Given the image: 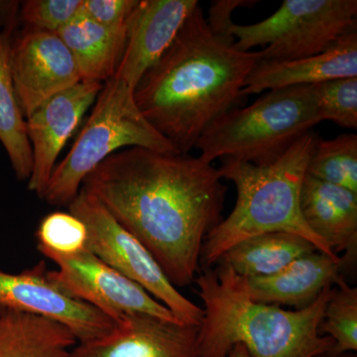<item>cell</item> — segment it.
I'll list each match as a JSON object with an SVG mask.
<instances>
[{
    "instance_id": "cell-1",
    "label": "cell",
    "mask_w": 357,
    "mask_h": 357,
    "mask_svg": "<svg viewBox=\"0 0 357 357\" xmlns=\"http://www.w3.org/2000/svg\"><path fill=\"white\" fill-rule=\"evenodd\" d=\"M222 180L199 156L130 147L103 160L82 188L146 248L178 288L196 279L204 238L222 222Z\"/></svg>"
},
{
    "instance_id": "cell-2",
    "label": "cell",
    "mask_w": 357,
    "mask_h": 357,
    "mask_svg": "<svg viewBox=\"0 0 357 357\" xmlns=\"http://www.w3.org/2000/svg\"><path fill=\"white\" fill-rule=\"evenodd\" d=\"M260 60L259 52L238 50L234 39L215 34L199 4L158 62L141 77L134 100L178 153L189 154L206 129L236 107Z\"/></svg>"
},
{
    "instance_id": "cell-3",
    "label": "cell",
    "mask_w": 357,
    "mask_h": 357,
    "mask_svg": "<svg viewBox=\"0 0 357 357\" xmlns=\"http://www.w3.org/2000/svg\"><path fill=\"white\" fill-rule=\"evenodd\" d=\"M203 269L196 276L204 303L199 325L203 357H227L234 345L245 347L250 357H318L333 352L335 342L319 333L333 287L304 309H282L249 297L245 277L225 263Z\"/></svg>"
},
{
    "instance_id": "cell-4",
    "label": "cell",
    "mask_w": 357,
    "mask_h": 357,
    "mask_svg": "<svg viewBox=\"0 0 357 357\" xmlns=\"http://www.w3.org/2000/svg\"><path fill=\"white\" fill-rule=\"evenodd\" d=\"M317 136L309 132L280 159L266 166L222 158V177L236 187L237 199L229 217L208 232L202 248L199 265L211 269L237 243L271 232L304 237L333 259L335 255L305 222L300 206L301 190L307 175Z\"/></svg>"
},
{
    "instance_id": "cell-5",
    "label": "cell",
    "mask_w": 357,
    "mask_h": 357,
    "mask_svg": "<svg viewBox=\"0 0 357 357\" xmlns=\"http://www.w3.org/2000/svg\"><path fill=\"white\" fill-rule=\"evenodd\" d=\"M321 121L314 86L275 89L249 107H234L218 117L195 149L208 163L230 158L270 165Z\"/></svg>"
},
{
    "instance_id": "cell-6",
    "label": "cell",
    "mask_w": 357,
    "mask_h": 357,
    "mask_svg": "<svg viewBox=\"0 0 357 357\" xmlns=\"http://www.w3.org/2000/svg\"><path fill=\"white\" fill-rule=\"evenodd\" d=\"M130 147L178 153L141 114L134 89L114 76L103 84L83 129L54 169L42 199L52 206H69L96 166Z\"/></svg>"
},
{
    "instance_id": "cell-7",
    "label": "cell",
    "mask_w": 357,
    "mask_h": 357,
    "mask_svg": "<svg viewBox=\"0 0 357 357\" xmlns=\"http://www.w3.org/2000/svg\"><path fill=\"white\" fill-rule=\"evenodd\" d=\"M356 0H285L266 20L234 23L230 33L238 50L264 47L261 61L297 60L332 47L356 27Z\"/></svg>"
},
{
    "instance_id": "cell-8",
    "label": "cell",
    "mask_w": 357,
    "mask_h": 357,
    "mask_svg": "<svg viewBox=\"0 0 357 357\" xmlns=\"http://www.w3.org/2000/svg\"><path fill=\"white\" fill-rule=\"evenodd\" d=\"M72 215L88 229V249L103 262L141 286L188 325L199 326L203 309L185 297L167 278L146 248L117 222L96 197L82 188L69 204Z\"/></svg>"
},
{
    "instance_id": "cell-9",
    "label": "cell",
    "mask_w": 357,
    "mask_h": 357,
    "mask_svg": "<svg viewBox=\"0 0 357 357\" xmlns=\"http://www.w3.org/2000/svg\"><path fill=\"white\" fill-rule=\"evenodd\" d=\"M44 256L58 266L57 270L48 271L53 283L70 297L96 307L114 323L134 314L178 321L168 307L89 249L72 256Z\"/></svg>"
},
{
    "instance_id": "cell-10",
    "label": "cell",
    "mask_w": 357,
    "mask_h": 357,
    "mask_svg": "<svg viewBox=\"0 0 357 357\" xmlns=\"http://www.w3.org/2000/svg\"><path fill=\"white\" fill-rule=\"evenodd\" d=\"M0 307L59 321L69 328L77 344L102 337L115 326L96 307L63 292L49 278L44 262L21 273L0 271Z\"/></svg>"
},
{
    "instance_id": "cell-11",
    "label": "cell",
    "mask_w": 357,
    "mask_h": 357,
    "mask_svg": "<svg viewBox=\"0 0 357 357\" xmlns=\"http://www.w3.org/2000/svg\"><path fill=\"white\" fill-rule=\"evenodd\" d=\"M10 69L25 119L49 98L82 82L62 39L30 28L10 44Z\"/></svg>"
},
{
    "instance_id": "cell-12",
    "label": "cell",
    "mask_w": 357,
    "mask_h": 357,
    "mask_svg": "<svg viewBox=\"0 0 357 357\" xmlns=\"http://www.w3.org/2000/svg\"><path fill=\"white\" fill-rule=\"evenodd\" d=\"M102 86L98 82H79L49 98L26 117L33 160L28 189L40 198H43L59 155L96 102Z\"/></svg>"
},
{
    "instance_id": "cell-13",
    "label": "cell",
    "mask_w": 357,
    "mask_h": 357,
    "mask_svg": "<svg viewBox=\"0 0 357 357\" xmlns=\"http://www.w3.org/2000/svg\"><path fill=\"white\" fill-rule=\"evenodd\" d=\"M70 357H203L199 326L145 314L124 317L107 335L79 342Z\"/></svg>"
},
{
    "instance_id": "cell-14",
    "label": "cell",
    "mask_w": 357,
    "mask_h": 357,
    "mask_svg": "<svg viewBox=\"0 0 357 357\" xmlns=\"http://www.w3.org/2000/svg\"><path fill=\"white\" fill-rule=\"evenodd\" d=\"M197 0H138L114 77L135 89L141 77L171 46Z\"/></svg>"
},
{
    "instance_id": "cell-15",
    "label": "cell",
    "mask_w": 357,
    "mask_h": 357,
    "mask_svg": "<svg viewBox=\"0 0 357 357\" xmlns=\"http://www.w3.org/2000/svg\"><path fill=\"white\" fill-rule=\"evenodd\" d=\"M347 77H357L356 27L317 55L291 61L260 60L249 74L241 96Z\"/></svg>"
},
{
    "instance_id": "cell-16",
    "label": "cell",
    "mask_w": 357,
    "mask_h": 357,
    "mask_svg": "<svg viewBox=\"0 0 357 357\" xmlns=\"http://www.w3.org/2000/svg\"><path fill=\"white\" fill-rule=\"evenodd\" d=\"M300 206L305 222L331 250L337 255L345 252L342 265L354 263L357 250V195L307 174L301 190Z\"/></svg>"
},
{
    "instance_id": "cell-17",
    "label": "cell",
    "mask_w": 357,
    "mask_h": 357,
    "mask_svg": "<svg viewBox=\"0 0 357 357\" xmlns=\"http://www.w3.org/2000/svg\"><path fill=\"white\" fill-rule=\"evenodd\" d=\"M342 259H333L316 250L298 258L278 273L246 279L249 297L262 304L304 309L326 288L333 287L340 276Z\"/></svg>"
},
{
    "instance_id": "cell-18",
    "label": "cell",
    "mask_w": 357,
    "mask_h": 357,
    "mask_svg": "<svg viewBox=\"0 0 357 357\" xmlns=\"http://www.w3.org/2000/svg\"><path fill=\"white\" fill-rule=\"evenodd\" d=\"M77 344L59 321L0 307V357H70Z\"/></svg>"
},
{
    "instance_id": "cell-19",
    "label": "cell",
    "mask_w": 357,
    "mask_h": 357,
    "mask_svg": "<svg viewBox=\"0 0 357 357\" xmlns=\"http://www.w3.org/2000/svg\"><path fill=\"white\" fill-rule=\"evenodd\" d=\"M56 34L72 54L82 81L102 84L114 76L126 48L128 32L109 31L82 10Z\"/></svg>"
},
{
    "instance_id": "cell-20",
    "label": "cell",
    "mask_w": 357,
    "mask_h": 357,
    "mask_svg": "<svg viewBox=\"0 0 357 357\" xmlns=\"http://www.w3.org/2000/svg\"><path fill=\"white\" fill-rule=\"evenodd\" d=\"M316 250L318 249L304 237L288 232H271L237 243L218 262L225 263L245 278L268 277Z\"/></svg>"
},
{
    "instance_id": "cell-21",
    "label": "cell",
    "mask_w": 357,
    "mask_h": 357,
    "mask_svg": "<svg viewBox=\"0 0 357 357\" xmlns=\"http://www.w3.org/2000/svg\"><path fill=\"white\" fill-rule=\"evenodd\" d=\"M0 142L10 160L16 178L29 180L32 171V149L26 132L10 69V42L0 27Z\"/></svg>"
},
{
    "instance_id": "cell-22",
    "label": "cell",
    "mask_w": 357,
    "mask_h": 357,
    "mask_svg": "<svg viewBox=\"0 0 357 357\" xmlns=\"http://www.w3.org/2000/svg\"><path fill=\"white\" fill-rule=\"evenodd\" d=\"M307 174L357 195L356 134H342L333 139L317 138Z\"/></svg>"
},
{
    "instance_id": "cell-23",
    "label": "cell",
    "mask_w": 357,
    "mask_h": 357,
    "mask_svg": "<svg viewBox=\"0 0 357 357\" xmlns=\"http://www.w3.org/2000/svg\"><path fill=\"white\" fill-rule=\"evenodd\" d=\"M333 289L326 303L319 333H328L335 342L332 354L357 351V288L351 287L344 277Z\"/></svg>"
},
{
    "instance_id": "cell-24",
    "label": "cell",
    "mask_w": 357,
    "mask_h": 357,
    "mask_svg": "<svg viewBox=\"0 0 357 357\" xmlns=\"http://www.w3.org/2000/svg\"><path fill=\"white\" fill-rule=\"evenodd\" d=\"M41 255H76L88 249V229L76 215L55 211L46 215L36 231Z\"/></svg>"
},
{
    "instance_id": "cell-25",
    "label": "cell",
    "mask_w": 357,
    "mask_h": 357,
    "mask_svg": "<svg viewBox=\"0 0 357 357\" xmlns=\"http://www.w3.org/2000/svg\"><path fill=\"white\" fill-rule=\"evenodd\" d=\"M314 86L321 121L357 128V77L333 79Z\"/></svg>"
},
{
    "instance_id": "cell-26",
    "label": "cell",
    "mask_w": 357,
    "mask_h": 357,
    "mask_svg": "<svg viewBox=\"0 0 357 357\" xmlns=\"http://www.w3.org/2000/svg\"><path fill=\"white\" fill-rule=\"evenodd\" d=\"M84 0H27L20 17L30 29L57 33L83 10Z\"/></svg>"
},
{
    "instance_id": "cell-27",
    "label": "cell",
    "mask_w": 357,
    "mask_h": 357,
    "mask_svg": "<svg viewBox=\"0 0 357 357\" xmlns=\"http://www.w3.org/2000/svg\"><path fill=\"white\" fill-rule=\"evenodd\" d=\"M138 0H84L83 13L112 32H128Z\"/></svg>"
},
{
    "instance_id": "cell-28",
    "label": "cell",
    "mask_w": 357,
    "mask_h": 357,
    "mask_svg": "<svg viewBox=\"0 0 357 357\" xmlns=\"http://www.w3.org/2000/svg\"><path fill=\"white\" fill-rule=\"evenodd\" d=\"M257 1H244V0H218L211 2L208 24L215 34L227 38L234 39L230 33V27L234 24L231 15L238 7L250 6Z\"/></svg>"
},
{
    "instance_id": "cell-29",
    "label": "cell",
    "mask_w": 357,
    "mask_h": 357,
    "mask_svg": "<svg viewBox=\"0 0 357 357\" xmlns=\"http://www.w3.org/2000/svg\"><path fill=\"white\" fill-rule=\"evenodd\" d=\"M18 11V2L0 0V27L8 26L15 20Z\"/></svg>"
},
{
    "instance_id": "cell-30",
    "label": "cell",
    "mask_w": 357,
    "mask_h": 357,
    "mask_svg": "<svg viewBox=\"0 0 357 357\" xmlns=\"http://www.w3.org/2000/svg\"><path fill=\"white\" fill-rule=\"evenodd\" d=\"M227 357H250L249 356L248 351H246L245 347H243V345L236 344L234 345V349L230 351L229 356Z\"/></svg>"
},
{
    "instance_id": "cell-31",
    "label": "cell",
    "mask_w": 357,
    "mask_h": 357,
    "mask_svg": "<svg viewBox=\"0 0 357 357\" xmlns=\"http://www.w3.org/2000/svg\"><path fill=\"white\" fill-rule=\"evenodd\" d=\"M318 357H356V354H352L351 352H349V354H335L330 352V354H323V356H319Z\"/></svg>"
}]
</instances>
